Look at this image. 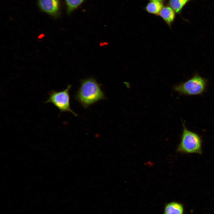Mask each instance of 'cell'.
<instances>
[{
	"label": "cell",
	"instance_id": "1",
	"mask_svg": "<svg viewBox=\"0 0 214 214\" xmlns=\"http://www.w3.org/2000/svg\"><path fill=\"white\" fill-rule=\"evenodd\" d=\"M101 86L93 78L82 80L75 98L84 108H86L99 101L106 98Z\"/></svg>",
	"mask_w": 214,
	"mask_h": 214
},
{
	"label": "cell",
	"instance_id": "8",
	"mask_svg": "<svg viewBox=\"0 0 214 214\" xmlns=\"http://www.w3.org/2000/svg\"><path fill=\"white\" fill-rule=\"evenodd\" d=\"M163 7L162 1H150L144 8V10L148 12L156 15H158Z\"/></svg>",
	"mask_w": 214,
	"mask_h": 214
},
{
	"label": "cell",
	"instance_id": "5",
	"mask_svg": "<svg viewBox=\"0 0 214 214\" xmlns=\"http://www.w3.org/2000/svg\"><path fill=\"white\" fill-rule=\"evenodd\" d=\"M38 6L43 12L54 18L60 14V3L59 0H38Z\"/></svg>",
	"mask_w": 214,
	"mask_h": 214
},
{
	"label": "cell",
	"instance_id": "6",
	"mask_svg": "<svg viewBox=\"0 0 214 214\" xmlns=\"http://www.w3.org/2000/svg\"><path fill=\"white\" fill-rule=\"evenodd\" d=\"M184 205L174 201L165 204L163 214H184Z\"/></svg>",
	"mask_w": 214,
	"mask_h": 214
},
{
	"label": "cell",
	"instance_id": "9",
	"mask_svg": "<svg viewBox=\"0 0 214 214\" xmlns=\"http://www.w3.org/2000/svg\"><path fill=\"white\" fill-rule=\"evenodd\" d=\"M191 0H169L170 7L176 13L180 14L183 7Z\"/></svg>",
	"mask_w": 214,
	"mask_h": 214
},
{
	"label": "cell",
	"instance_id": "2",
	"mask_svg": "<svg viewBox=\"0 0 214 214\" xmlns=\"http://www.w3.org/2000/svg\"><path fill=\"white\" fill-rule=\"evenodd\" d=\"M183 130L180 142L177 150L182 154H202L203 152L202 139L196 133L188 129L182 123Z\"/></svg>",
	"mask_w": 214,
	"mask_h": 214
},
{
	"label": "cell",
	"instance_id": "3",
	"mask_svg": "<svg viewBox=\"0 0 214 214\" xmlns=\"http://www.w3.org/2000/svg\"><path fill=\"white\" fill-rule=\"evenodd\" d=\"M207 82L206 79L196 74L186 81L175 86L174 90L181 95H201L206 90Z\"/></svg>",
	"mask_w": 214,
	"mask_h": 214
},
{
	"label": "cell",
	"instance_id": "4",
	"mask_svg": "<svg viewBox=\"0 0 214 214\" xmlns=\"http://www.w3.org/2000/svg\"><path fill=\"white\" fill-rule=\"evenodd\" d=\"M71 86V85H68L65 89L59 91L51 90L49 92L48 98L45 103H52L61 112H69L77 116V114L72 110L70 106L69 91Z\"/></svg>",
	"mask_w": 214,
	"mask_h": 214
},
{
	"label": "cell",
	"instance_id": "11",
	"mask_svg": "<svg viewBox=\"0 0 214 214\" xmlns=\"http://www.w3.org/2000/svg\"><path fill=\"white\" fill-rule=\"evenodd\" d=\"M150 1H163L164 0H149Z\"/></svg>",
	"mask_w": 214,
	"mask_h": 214
},
{
	"label": "cell",
	"instance_id": "7",
	"mask_svg": "<svg viewBox=\"0 0 214 214\" xmlns=\"http://www.w3.org/2000/svg\"><path fill=\"white\" fill-rule=\"evenodd\" d=\"M175 12L169 6L163 7L160 12L159 15L171 28L175 17Z\"/></svg>",
	"mask_w": 214,
	"mask_h": 214
},
{
	"label": "cell",
	"instance_id": "10",
	"mask_svg": "<svg viewBox=\"0 0 214 214\" xmlns=\"http://www.w3.org/2000/svg\"><path fill=\"white\" fill-rule=\"evenodd\" d=\"M85 0H65L67 11L69 14L77 8Z\"/></svg>",
	"mask_w": 214,
	"mask_h": 214
}]
</instances>
